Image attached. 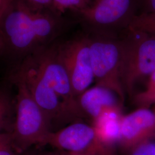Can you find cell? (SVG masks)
I'll return each mask as SVG.
<instances>
[{"label":"cell","mask_w":155,"mask_h":155,"mask_svg":"<svg viewBox=\"0 0 155 155\" xmlns=\"http://www.w3.org/2000/svg\"><path fill=\"white\" fill-rule=\"evenodd\" d=\"M66 23L54 12L36 11L23 0H13L0 20L4 50L22 59L51 45Z\"/></svg>","instance_id":"6da1fadb"},{"label":"cell","mask_w":155,"mask_h":155,"mask_svg":"<svg viewBox=\"0 0 155 155\" xmlns=\"http://www.w3.org/2000/svg\"><path fill=\"white\" fill-rule=\"evenodd\" d=\"M12 79L16 84L17 94L16 120L10 134L15 149L21 154L33 145H41L51 132V122L22 79L14 74Z\"/></svg>","instance_id":"7a4b0ae2"},{"label":"cell","mask_w":155,"mask_h":155,"mask_svg":"<svg viewBox=\"0 0 155 155\" xmlns=\"http://www.w3.org/2000/svg\"><path fill=\"white\" fill-rule=\"evenodd\" d=\"M92 36L88 37L89 53L96 86L113 91L124 104L125 92L121 78L122 39L94 34Z\"/></svg>","instance_id":"3957f363"},{"label":"cell","mask_w":155,"mask_h":155,"mask_svg":"<svg viewBox=\"0 0 155 155\" xmlns=\"http://www.w3.org/2000/svg\"><path fill=\"white\" fill-rule=\"evenodd\" d=\"M127 32L122 39L121 78L125 92L132 96L136 83L155 71V36L130 28Z\"/></svg>","instance_id":"277c9868"},{"label":"cell","mask_w":155,"mask_h":155,"mask_svg":"<svg viewBox=\"0 0 155 155\" xmlns=\"http://www.w3.org/2000/svg\"><path fill=\"white\" fill-rule=\"evenodd\" d=\"M77 14L94 35L116 36L138 15L137 0H94Z\"/></svg>","instance_id":"5b68a950"},{"label":"cell","mask_w":155,"mask_h":155,"mask_svg":"<svg viewBox=\"0 0 155 155\" xmlns=\"http://www.w3.org/2000/svg\"><path fill=\"white\" fill-rule=\"evenodd\" d=\"M58 45H51L31 54L39 71L58 95L71 118L82 117L77 98L58 52Z\"/></svg>","instance_id":"8992f818"},{"label":"cell","mask_w":155,"mask_h":155,"mask_svg":"<svg viewBox=\"0 0 155 155\" xmlns=\"http://www.w3.org/2000/svg\"><path fill=\"white\" fill-rule=\"evenodd\" d=\"M13 74L24 82L33 99L44 111L50 122L53 120L71 118L61 100L39 71L31 54L21 60Z\"/></svg>","instance_id":"52a82bcc"},{"label":"cell","mask_w":155,"mask_h":155,"mask_svg":"<svg viewBox=\"0 0 155 155\" xmlns=\"http://www.w3.org/2000/svg\"><path fill=\"white\" fill-rule=\"evenodd\" d=\"M75 97L85 91L94 79L89 53V38L82 37L58 46Z\"/></svg>","instance_id":"ba28073f"},{"label":"cell","mask_w":155,"mask_h":155,"mask_svg":"<svg viewBox=\"0 0 155 155\" xmlns=\"http://www.w3.org/2000/svg\"><path fill=\"white\" fill-rule=\"evenodd\" d=\"M46 145L69 152L95 150L99 155L104 147L99 143L92 125L79 122L57 132H50L40 145Z\"/></svg>","instance_id":"9c48e42d"},{"label":"cell","mask_w":155,"mask_h":155,"mask_svg":"<svg viewBox=\"0 0 155 155\" xmlns=\"http://www.w3.org/2000/svg\"><path fill=\"white\" fill-rule=\"evenodd\" d=\"M155 138V105L140 107L123 116L118 144L127 153L133 146L147 139Z\"/></svg>","instance_id":"30bf717a"},{"label":"cell","mask_w":155,"mask_h":155,"mask_svg":"<svg viewBox=\"0 0 155 155\" xmlns=\"http://www.w3.org/2000/svg\"><path fill=\"white\" fill-rule=\"evenodd\" d=\"M82 117H87L93 122L109 109L122 110L123 104L116 93L109 89L95 86L87 89L77 97Z\"/></svg>","instance_id":"8fae6325"},{"label":"cell","mask_w":155,"mask_h":155,"mask_svg":"<svg viewBox=\"0 0 155 155\" xmlns=\"http://www.w3.org/2000/svg\"><path fill=\"white\" fill-rule=\"evenodd\" d=\"M122 110L109 109L93 122L96 136L100 144L105 147H113L118 144L120 136Z\"/></svg>","instance_id":"7c38bea8"},{"label":"cell","mask_w":155,"mask_h":155,"mask_svg":"<svg viewBox=\"0 0 155 155\" xmlns=\"http://www.w3.org/2000/svg\"><path fill=\"white\" fill-rule=\"evenodd\" d=\"M91 3V0H52L54 11L61 16L66 12L78 13Z\"/></svg>","instance_id":"4fadbf2b"},{"label":"cell","mask_w":155,"mask_h":155,"mask_svg":"<svg viewBox=\"0 0 155 155\" xmlns=\"http://www.w3.org/2000/svg\"><path fill=\"white\" fill-rule=\"evenodd\" d=\"M129 28L155 36V12L137 15L131 23Z\"/></svg>","instance_id":"5bb4252c"},{"label":"cell","mask_w":155,"mask_h":155,"mask_svg":"<svg viewBox=\"0 0 155 155\" xmlns=\"http://www.w3.org/2000/svg\"><path fill=\"white\" fill-rule=\"evenodd\" d=\"M127 155H155V138L147 139L135 145Z\"/></svg>","instance_id":"9a60e30c"},{"label":"cell","mask_w":155,"mask_h":155,"mask_svg":"<svg viewBox=\"0 0 155 155\" xmlns=\"http://www.w3.org/2000/svg\"><path fill=\"white\" fill-rule=\"evenodd\" d=\"M134 104L140 107H150L155 105V87L145 90L133 97Z\"/></svg>","instance_id":"2e32d148"},{"label":"cell","mask_w":155,"mask_h":155,"mask_svg":"<svg viewBox=\"0 0 155 155\" xmlns=\"http://www.w3.org/2000/svg\"><path fill=\"white\" fill-rule=\"evenodd\" d=\"M11 101L8 94L0 91V134L4 127L7 118L11 111Z\"/></svg>","instance_id":"e0dca14e"},{"label":"cell","mask_w":155,"mask_h":155,"mask_svg":"<svg viewBox=\"0 0 155 155\" xmlns=\"http://www.w3.org/2000/svg\"><path fill=\"white\" fill-rule=\"evenodd\" d=\"M15 149L10 133L0 134V155H20Z\"/></svg>","instance_id":"ac0fdd59"},{"label":"cell","mask_w":155,"mask_h":155,"mask_svg":"<svg viewBox=\"0 0 155 155\" xmlns=\"http://www.w3.org/2000/svg\"><path fill=\"white\" fill-rule=\"evenodd\" d=\"M32 9L38 11H54L52 0H23Z\"/></svg>","instance_id":"d6986e66"},{"label":"cell","mask_w":155,"mask_h":155,"mask_svg":"<svg viewBox=\"0 0 155 155\" xmlns=\"http://www.w3.org/2000/svg\"><path fill=\"white\" fill-rule=\"evenodd\" d=\"M137 5L138 15L155 12V0H137Z\"/></svg>","instance_id":"ffe728a7"},{"label":"cell","mask_w":155,"mask_h":155,"mask_svg":"<svg viewBox=\"0 0 155 155\" xmlns=\"http://www.w3.org/2000/svg\"><path fill=\"white\" fill-rule=\"evenodd\" d=\"M59 155H99L98 153L95 150H90L82 152H69L61 151V152H58Z\"/></svg>","instance_id":"44dd1931"},{"label":"cell","mask_w":155,"mask_h":155,"mask_svg":"<svg viewBox=\"0 0 155 155\" xmlns=\"http://www.w3.org/2000/svg\"><path fill=\"white\" fill-rule=\"evenodd\" d=\"M13 0H0V20Z\"/></svg>","instance_id":"7402d4cb"},{"label":"cell","mask_w":155,"mask_h":155,"mask_svg":"<svg viewBox=\"0 0 155 155\" xmlns=\"http://www.w3.org/2000/svg\"><path fill=\"white\" fill-rule=\"evenodd\" d=\"M100 155H116L114 149L113 147H104Z\"/></svg>","instance_id":"603a6c76"},{"label":"cell","mask_w":155,"mask_h":155,"mask_svg":"<svg viewBox=\"0 0 155 155\" xmlns=\"http://www.w3.org/2000/svg\"><path fill=\"white\" fill-rule=\"evenodd\" d=\"M4 50V39H3L2 33L0 31V52Z\"/></svg>","instance_id":"cb8c5ba5"},{"label":"cell","mask_w":155,"mask_h":155,"mask_svg":"<svg viewBox=\"0 0 155 155\" xmlns=\"http://www.w3.org/2000/svg\"><path fill=\"white\" fill-rule=\"evenodd\" d=\"M41 155V153H38V152H33V151H29V150H27V151H26V152H24V153H21L20 155Z\"/></svg>","instance_id":"d4e9b609"},{"label":"cell","mask_w":155,"mask_h":155,"mask_svg":"<svg viewBox=\"0 0 155 155\" xmlns=\"http://www.w3.org/2000/svg\"><path fill=\"white\" fill-rule=\"evenodd\" d=\"M40 155H59L58 152H46V153H41Z\"/></svg>","instance_id":"484cf974"}]
</instances>
